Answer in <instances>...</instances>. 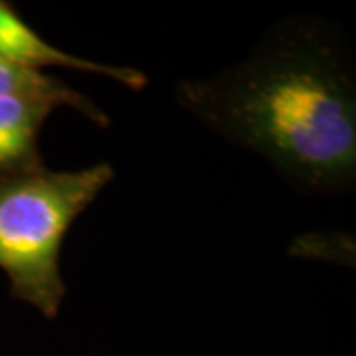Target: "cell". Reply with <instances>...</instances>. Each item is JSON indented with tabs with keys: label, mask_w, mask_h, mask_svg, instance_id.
Returning <instances> with one entry per match:
<instances>
[{
	"label": "cell",
	"mask_w": 356,
	"mask_h": 356,
	"mask_svg": "<svg viewBox=\"0 0 356 356\" xmlns=\"http://www.w3.org/2000/svg\"><path fill=\"white\" fill-rule=\"evenodd\" d=\"M177 99L303 191L355 184V67L329 26L301 18L273 26L240 64L178 83Z\"/></svg>",
	"instance_id": "6da1fadb"
},
{
	"label": "cell",
	"mask_w": 356,
	"mask_h": 356,
	"mask_svg": "<svg viewBox=\"0 0 356 356\" xmlns=\"http://www.w3.org/2000/svg\"><path fill=\"white\" fill-rule=\"evenodd\" d=\"M107 163L83 170H36L0 180V269L13 297L54 318L65 297L60 250L70 226L113 180Z\"/></svg>",
	"instance_id": "7a4b0ae2"
},
{
	"label": "cell",
	"mask_w": 356,
	"mask_h": 356,
	"mask_svg": "<svg viewBox=\"0 0 356 356\" xmlns=\"http://www.w3.org/2000/svg\"><path fill=\"white\" fill-rule=\"evenodd\" d=\"M0 58L36 72H42V67H70L83 74L109 77L135 91L147 86V76L135 67L91 62L88 58H79L51 46L48 40L42 38L26 24L6 2H0Z\"/></svg>",
	"instance_id": "3957f363"
},
{
	"label": "cell",
	"mask_w": 356,
	"mask_h": 356,
	"mask_svg": "<svg viewBox=\"0 0 356 356\" xmlns=\"http://www.w3.org/2000/svg\"><path fill=\"white\" fill-rule=\"evenodd\" d=\"M54 109L50 102L34 97L0 99V180L44 166L38 135Z\"/></svg>",
	"instance_id": "277c9868"
},
{
	"label": "cell",
	"mask_w": 356,
	"mask_h": 356,
	"mask_svg": "<svg viewBox=\"0 0 356 356\" xmlns=\"http://www.w3.org/2000/svg\"><path fill=\"white\" fill-rule=\"evenodd\" d=\"M2 97L44 99L56 107H72L99 127L109 125V117L83 93L72 89L58 77L16 65L4 58H0V99Z\"/></svg>",
	"instance_id": "5b68a950"
}]
</instances>
